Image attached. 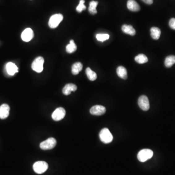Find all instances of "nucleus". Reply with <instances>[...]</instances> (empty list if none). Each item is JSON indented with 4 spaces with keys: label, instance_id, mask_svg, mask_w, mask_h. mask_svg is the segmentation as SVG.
I'll list each match as a JSON object with an SVG mask.
<instances>
[{
    "label": "nucleus",
    "instance_id": "obj_1",
    "mask_svg": "<svg viewBox=\"0 0 175 175\" xmlns=\"http://www.w3.org/2000/svg\"><path fill=\"white\" fill-rule=\"evenodd\" d=\"M100 140L104 143H109L113 140V136L110 131L107 128H104L99 133Z\"/></svg>",
    "mask_w": 175,
    "mask_h": 175
},
{
    "label": "nucleus",
    "instance_id": "obj_2",
    "mask_svg": "<svg viewBox=\"0 0 175 175\" xmlns=\"http://www.w3.org/2000/svg\"><path fill=\"white\" fill-rule=\"evenodd\" d=\"M33 170L38 174L45 173L48 169V164L45 161H36L33 164Z\"/></svg>",
    "mask_w": 175,
    "mask_h": 175
},
{
    "label": "nucleus",
    "instance_id": "obj_3",
    "mask_svg": "<svg viewBox=\"0 0 175 175\" xmlns=\"http://www.w3.org/2000/svg\"><path fill=\"white\" fill-rule=\"evenodd\" d=\"M153 155V152L149 149H143L139 151L137 158L141 162H144L150 159Z\"/></svg>",
    "mask_w": 175,
    "mask_h": 175
},
{
    "label": "nucleus",
    "instance_id": "obj_4",
    "mask_svg": "<svg viewBox=\"0 0 175 175\" xmlns=\"http://www.w3.org/2000/svg\"><path fill=\"white\" fill-rule=\"evenodd\" d=\"M57 141L54 138L51 137L43 141L40 144V148L42 150H50L56 147Z\"/></svg>",
    "mask_w": 175,
    "mask_h": 175
},
{
    "label": "nucleus",
    "instance_id": "obj_5",
    "mask_svg": "<svg viewBox=\"0 0 175 175\" xmlns=\"http://www.w3.org/2000/svg\"><path fill=\"white\" fill-rule=\"evenodd\" d=\"M45 60L41 57L36 58L32 64V68L37 73H41L43 70V64Z\"/></svg>",
    "mask_w": 175,
    "mask_h": 175
},
{
    "label": "nucleus",
    "instance_id": "obj_6",
    "mask_svg": "<svg viewBox=\"0 0 175 175\" xmlns=\"http://www.w3.org/2000/svg\"><path fill=\"white\" fill-rule=\"evenodd\" d=\"M63 19V16L61 14H55L52 16L49 19L48 25L51 28H55L59 25Z\"/></svg>",
    "mask_w": 175,
    "mask_h": 175
},
{
    "label": "nucleus",
    "instance_id": "obj_7",
    "mask_svg": "<svg viewBox=\"0 0 175 175\" xmlns=\"http://www.w3.org/2000/svg\"><path fill=\"white\" fill-rule=\"evenodd\" d=\"M66 115V110L62 107L57 108L52 115L53 119L56 121H59L63 119Z\"/></svg>",
    "mask_w": 175,
    "mask_h": 175
},
{
    "label": "nucleus",
    "instance_id": "obj_8",
    "mask_svg": "<svg viewBox=\"0 0 175 175\" xmlns=\"http://www.w3.org/2000/svg\"><path fill=\"white\" fill-rule=\"evenodd\" d=\"M138 105L142 110L147 111L149 109L150 104L147 97L146 96H142L138 99Z\"/></svg>",
    "mask_w": 175,
    "mask_h": 175
},
{
    "label": "nucleus",
    "instance_id": "obj_9",
    "mask_svg": "<svg viewBox=\"0 0 175 175\" xmlns=\"http://www.w3.org/2000/svg\"><path fill=\"white\" fill-rule=\"evenodd\" d=\"M90 112L92 115L100 116L105 114L106 109L105 107L101 105H95L91 108Z\"/></svg>",
    "mask_w": 175,
    "mask_h": 175
},
{
    "label": "nucleus",
    "instance_id": "obj_10",
    "mask_svg": "<svg viewBox=\"0 0 175 175\" xmlns=\"http://www.w3.org/2000/svg\"><path fill=\"white\" fill-rule=\"evenodd\" d=\"M22 39L25 42H28L32 40L34 37V33L32 29L28 28L25 29L22 33Z\"/></svg>",
    "mask_w": 175,
    "mask_h": 175
},
{
    "label": "nucleus",
    "instance_id": "obj_11",
    "mask_svg": "<svg viewBox=\"0 0 175 175\" xmlns=\"http://www.w3.org/2000/svg\"><path fill=\"white\" fill-rule=\"evenodd\" d=\"M10 107L6 104H4L0 106V119H5L9 115Z\"/></svg>",
    "mask_w": 175,
    "mask_h": 175
},
{
    "label": "nucleus",
    "instance_id": "obj_12",
    "mask_svg": "<svg viewBox=\"0 0 175 175\" xmlns=\"http://www.w3.org/2000/svg\"><path fill=\"white\" fill-rule=\"evenodd\" d=\"M77 90V87L75 84L69 83L66 84L63 88L62 92L64 95L68 96L70 95L72 92H75Z\"/></svg>",
    "mask_w": 175,
    "mask_h": 175
},
{
    "label": "nucleus",
    "instance_id": "obj_13",
    "mask_svg": "<svg viewBox=\"0 0 175 175\" xmlns=\"http://www.w3.org/2000/svg\"><path fill=\"white\" fill-rule=\"evenodd\" d=\"M127 7L131 11H138L140 9V6L135 0H129L127 2Z\"/></svg>",
    "mask_w": 175,
    "mask_h": 175
},
{
    "label": "nucleus",
    "instance_id": "obj_14",
    "mask_svg": "<svg viewBox=\"0 0 175 175\" xmlns=\"http://www.w3.org/2000/svg\"><path fill=\"white\" fill-rule=\"evenodd\" d=\"M6 68L7 73L9 75H14L16 73L18 72V68L17 66L12 62H8L6 64Z\"/></svg>",
    "mask_w": 175,
    "mask_h": 175
},
{
    "label": "nucleus",
    "instance_id": "obj_15",
    "mask_svg": "<svg viewBox=\"0 0 175 175\" xmlns=\"http://www.w3.org/2000/svg\"><path fill=\"white\" fill-rule=\"evenodd\" d=\"M122 30L124 33L126 34L130 35L131 36H134L135 35V30L133 28L131 25L124 24L122 26Z\"/></svg>",
    "mask_w": 175,
    "mask_h": 175
},
{
    "label": "nucleus",
    "instance_id": "obj_16",
    "mask_svg": "<svg viewBox=\"0 0 175 175\" xmlns=\"http://www.w3.org/2000/svg\"><path fill=\"white\" fill-rule=\"evenodd\" d=\"M117 75L119 77L124 79H126L127 77V70L123 66H119L116 70Z\"/></svg>",
    "mask_w": 175,
    "mask_h": 175
},
{
    "label": "nucleus",
    "instance_id": "obj_17",
    "mask_svg": "<svg viewBox=\"0 0 175 175\" xmlns=\"http://www.w3.org/2000/svg\"><path fill=\"white\" fill-rule=\"evenodd\" d=\"M83 68V65L80 62L74 63L72 67V73L74 75H77Z\"/></svg>",
    "mask_w": 175,
    "mask_h": 175
},
{
    "label": "nucleus",
    "instance_id": "obj_18",
    "mask_svg": "<svg viewBox=\"0 0 175 175\" xmlns=\"http://www.w3.org/2000/svg\"><path fill=\"white\" fill-rule=\"evenodd\" d=\"M151 36L154 40H157L159 39L161 34V31L160 28L156 27H153L150 29Z\"/></svg>",
    "mask_w": 175,
    "mask_h": 175
},
{
    "label": "nucleus",
    "instance_id": "obj_19",
    "mask_svg": "<svg viewBox=\"0 0 175 175\" xmlns=\"http://www.w3.org/2000/svg\"><path fill=\"white\" fill-rule=\"evenodd\" d=\"M77 49V46L74 42V40H70V43L66 47V51L68 53H71L75 52Z\"/></svg>",
    "mask_w": 175,
    "mask_h": 175
},
{
    "label": "nucleus",
    "instance_id": "obj_20",
    "mask_svg": "<svg viewBox=\"0 0 175 175\" xmlns=\"http://www.w3.org/2000/svg\"><path fill=\"white\" fill-rule=\"evenodd\" d=\"M86 74L88 78L90 80L95 81L96 79L97 75L94 71L92 70L91 69L88 67L86 70Z\"/></svg>",
    "mask_w": 175,
    "mask_h": 175
},
{
    "label": "nucleus",
    "instance_id": "obj_21",
    "mask_svg": "<svg viewBox=\"0 0 175 175\" xmlns=\"http://www.w3.org/2000/svg\"><path fill=\"white\" fill-rule=\"evenodd\" d=\"M175 64V56H169L165 59L164 65L167 68L172 67Z\"/></svg>",
    "mask_w": 175,
    "mask_h": 175
},
{
    "label": "nucleus",
    "instance_id": "obj_22",
    "mask_svg": "<svg viewBox=\"0 0 175 175\" xmlns=\"http://www.w3.org/2000/svg\"><path fill=\"white\" fill-rule=\"evenodd\" d=\"M98 2L97 1H92L90 2V5H89V12L92 15H95L96 14L97 11L96 7L98 5Z\"/></svg>",
    "mask_w": 175,
    "mask_h": 175
},
{
    "label": "nucleus",
    "instance_id": "obj_23",
    "mask_svg": "<svg viewBox=\"0 0 175 175\" xmlns=\"http://www.w3.org/2000/svg\"><path fill=\"white\" fill-rule=\"evenodd\" d=\"M135 60L139 64H143L148 62L147 58L146 55L143 54H139L135 58Z\"/></svg>",
    "mask_w": 175,
    "mask_h": 175
},
{
    "label": "nucleus",
    "instance_id": "obj_24",
    "mask_svg": "<svg viewBox=\"0 0 175 175\" xmlns=\"http://www.w3.org/2000/svg\"><path fill=\"white\" fill-rule=\"evenodd\" d=\"M96 37L98 41L103 42L109 39V35L108 34H98L96 35Z\"/></svg>",
    "mask_w": 175,
    "mask_h": 175
},
{
    "label": "nucleus",
    "instance_id": "obj_25",
    "mask_svg": "<svg viewBox=\"0 0 175 175\" xmlns=\"http://www.w3.org/2000/svg\"><path fill=\"white\" fill-rule=\"evenodd\" d=\"M85 0H80L79 4L76 8V11L78 12H82V11L86 9V6L84 5Z\"/></svg>",
    "mask_w": 175,
    "mask_h": 175
},
{
    "label": "nucleus",
    "instance_id": "obj_26",
    "mask_svg": "<svg viewBox=\"0 0 175 175\" xmlns=\"http://www.w3.org/2000/svg\"><path fill=\"white\" fill-rule=\"evenodd\" d=\"M169 25L171 28L175 30V18L171 19L169 22Z\"/></svg>",
    "mask_w": 175,
    "mask_h": 175
},
{
    "label": "nucleus",
    "instance_id": "obj_27",
    "mask_svg": "<svg viewBox=\"0 0 175 175\" xmlns=\"http://www.w3.org/2000/svg\"><path fill=\"white\" fill-rule=\"evenodd\" d=\"M142 1L147 5H151V4H153V0H142Z\"/></svg>",
    "mask_w": 175,
    "mask_h": 175
}]
</instances>
